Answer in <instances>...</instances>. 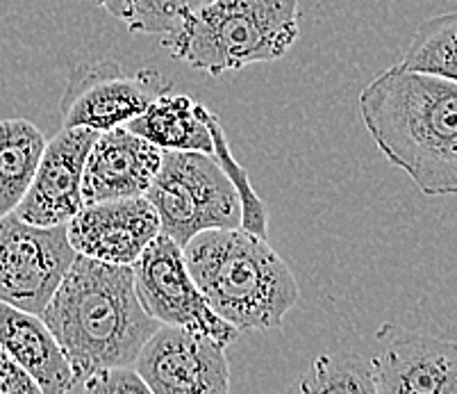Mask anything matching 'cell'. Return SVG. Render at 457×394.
I'll list each match as a JSON object with an SVG mask.
<instances>
[{
    "label": "cell",
    "mask_w": 457,
    "mask_h": 394,
    "mask_svg": "<svg viewBox=\"0 0 457 394\" xmlns=\"http://www.w3.org/2000/svg\"><path fill=\"white\" fill-rule=\"evenodd\" d=\"M373 142L426 197L457 192V80L389 69L360 94Z\"/></svg>",
    "instance_id": "6da1fadb"
},
{
    "label": "cell",
    "mask_w": 457,
    "mask_h": 394,
    "mask_svg": "<svg viewBox=\"0 0 457 394\" xmlns=\"http://www.w3.org/2000/svg\"><path fill=\"white\" fill-rule=\"evenodd\" d=\"M39 317L69 360L71 388L96 369L135 365L144 342L160 326L139 304L132 267L80 253Z\"/></svg>",
    "instance_id": "7a4b0ae2"
},
{
    "label": "cell",
    "mask_w": 457,
    "mask_h": 394,
    "mask_svg": "<svg viewBox=\"0 0 457 394\" xmlns=\"http://www.w3.org/2000/svg\"><path fill=\"white\" fill-rule=\"evenodd\" d=\"M182 256L212 313L239 333L276 329L296 306L298 283L289 264L244 228L203 231L182 247Z\"/></svg>",
    "instance_id": "3957f363"
},
{
    "label": "cell",
    "mask_w": 457,
    "mask_h": 394,
    "mask_svg": "<svg viewBox=\"0 0 457 394\" xmlns=\"http://www.w3.org/2000/svg\"><path fill=\"white\" fill-rule=\"evenodd\" d=\"M298 32V0H205L182 7L162 46L191 69L221 76L280 60Z\"/></svg>",
    "instance_id": "277c9868"
},
{
    "label": "cell",
    "mask_w": 457,
    "mask_h": 394,
    "mask_svg": "<svg viewBox=\"0 0 457 394\" xmlns=\"http://www.w3.org/2000/svg\"><path fill=\"white\" fill-rule=\"evenodd\" d=\"M144 197L155 207L162 233L180 247L203 231L242 223L235 188L210 153L162 151Z\"/></svg>",
    "instance_id": "5b68a950"
},
{
    "label": "cell",
    "mask_w": 457,
    "mask_h": 394,
    "mask_svg": "<svg viewBox=\"0 0 457 394\" xmlns=\"http://www.w3.org/2000/svg\"><path fill=\"white\" fill-rule=\"evenodd\" d=\"M173 89L155 69L128 71L121 62H82L71 71L60 101L62 128L110 130L139 117L160 94Z\"/></svg>",
    "instance_id": "8992f818"
},
{
    "label": "cell",
    "mask_w": 457,
    "mask_h": 394,
    "mask_svg": "<svg viewBox=\"0 0 457 394\" xmlns=\"http://www.w3.org/2000/svg\"><path fill=\"white\" fill-rule=\"evenodd\" d=\"M76 256L66 223L35 226L5 214L0 219V301L41 314Z\"/></svg>",
    "instance_id": "52a82bcc"
},
{
    "label": "cell",
    "mask_w": 457,
    "mask_h": 394,
    "mask_svg": "<svg viewBox=\"0 0 457 394\" xmlns=\"http://www.w3.org/2000/svg\"><path fill=\"white\" fill-rule=\"evenodd\" d=\"M139 304L160 323L196 331L219 344L235 342L239 331L212 313L185 264L180 244L160 233L130 264Z\"/></svg>",
    "instance_id": "ba28073f"
},
{
    "label": "cell",
    "mask_w": 457,
    "mask_h": 394,
    "mask_svg": "<svg viewBox=\"0 0 457 394\" xmlns=\"http://www.w3.org/2000/svg\"><path fill=\"white\" fill-rule=\"evenodd\" d=\"M153 394H226L230 369L226 347L196 331L160 323L135 360Z\"/></svg>",
    "instance_id": "9c48e42d"
},
{
    "label": "cell",
    "mask_w": 457,
    "mask_h": 394,
    "mask_svg": "<svg viewBox=\"0 0 457 394\" xmlns=\"http://www.w3.org/2000/svg\"><path fill=\"white\" fill-rule=\"evenodd\" d=\"M380 394H457V344L385 322L371 358Z\"/></svg>",
    "instance_id": "30bf717a"
},
{
    "label": "cell",
    "mask_w": 457,
    "mask_h": 394,
    "mask_svg": "<svg viewBox=\"0 0 457 394\" xmlns=\"http://www.w3.org/2000/svg\"><path fill=\"white\" fill-rule=\"evenodd\" d=\"M160 233V217L146 197L87 203L66 222V238L73 251L128 267Z\"/></svg>",
    "instance_id": "8fae6325"
},
{
    "label": "cell",
    "mask_w": 457,
    "mask_h": 394,
    "mask_svg": "<svg viewBox=\"0 0 457 394\" xmlns=\"http://www.w3.org/2000/svg\"><path fill=\"white\" fill-rule=\"evenodd\" d=\"M98 130L62 128L41 151L30 188L12 213L35 226H60L82 207V172Z\"/></svg>",
    "instance_id": "7c38bea8"
},
{
    "label": "cell",
    "mask_w": 457,
    "mask_h": 394,
    "mask_svg": "<svg viewBox=\"0 0 457 394\" xmlns=\"http://www.w3.org/2000/svg\"><path fill=\"white\" fill-rule=\"evenodd\" d=\"M162 148L126 126L96 135L82 172V205L107 198L144 197L160 169Z\"/></svg>",
    "instance_id": "4fadbf2b"
},
{
    "label": "cell",
    "mask_w": 457,
    "mask_h": 394,
    "mask_svg": "<svg viewBox=\"0 0 457 394\" xmlns=\"http://www.w3.org/2000/svg\"><path fill=\"white\" fill-rule=\"evenodd\" d=\"M0 347L39 385L41 394L69 392L73 372L44 319L0 301Z\"/></svg>",
    "instance_id": "5bb4252c"
},
{
    "label": "cell",
    "mask_w": 457,
    "mask_h": 394,
    "mask_svg": "<svg viewBox=\"0 0 457 394\" xmlns=\"http://www.w3.org/2000/svg\"><path fill=\"white\" fill-rule=\"evenodd\" d=\"M126 128L144 137L162 151H196L212 155V135L207 107L185 94L164 91Z\"/></svg>",
    "instance_id": "9a60e30c"
},
{
    "label": "cell",
    "mask_w": 457,
    "mask_h": 394,
    "mask_svg": "<svg viewBox=\"0 0 457 394\" xmlns=\"http://www.w3.org/2000/svg\"><path fill=\"white\" fill-rule=\"evenodd\" d=\"M44 147V132L28 119L0 122V219L28 192Z\"/></svg>",
    "instance_id": "2e32d148"
},
{
    "label": "cell",
    "mask_w": 457,
    "mask_h": 394,
    "mask_svg": "<svg viewBox=\"0 0 457 394\" xmlns=\"http://www.w3.org/2000/svg\"><path fill=\"white\" fill-rule=\"evenodd\" d=\"M394 69L457 80V14L432 16L423 21Z\"/></svg>",
    "instance_id": "e0dca14e"
},
{
    "label": "cell",
    "mask_w": 457,
    "mask_h": 394,
    "mask_svg": "<svg viewBox=\"0 0 457 394\" xmlns=\"http://www.w3.org/2000/svg\"><path fill=\"white\" fill-rule=\"evenodd\" d=\"M294 390L305 394H376L371 360L353 351L323 354Z\"/></svg>",
    "instance_id": "ac0fdd59"
},
{
    "label": "cell",
    "mask_w": 457,
    "mask_h": 394,
    "mask_svg": "<svg viewBox=\"0 0 457 394\" xmlns=\"http://www.w3.org/2000/svg\"><path fill=\"white\" fill-rule=\"evenodd\" d=\"M207 126H210V135H212V157H214L216 164L223 169V173H226L228 180H230L232 188H235L237 198H239V207H242V223H239V228L257 235V238L267 239V231H269L267 205H264V201H262V198L255 194V189H253L246 169H244L242 164L235 160V155H232L230 144H228L221 122H219V117L210 110H207Z\"/></svg>",
    "instance_id": "d6986e66"
},
{
    "label": "cell",
    "mask_w": 457,
    "mask_h": 394,
    "mask_svg": "<svg viewBox=\"0 0 457 394\" xmlns=\"http://www.w3.org/2000/svg\"><path fill=\"white\" fill-rule=\"evenodd\" d=\"M135 35H166L176 26L182 0H96Z\"/></svg>",
    "instance_id": "ffe728a7"
},
{
    "label": "cell",
    "mask_w": 457,
    "mask_h": 394,
    "mask_svg": "<svg viewBox=\"0 0 457 394\" xmlns=\"http://www.w3.org/2000/svg\"><path fill=\"white\" fill-rule=\"evenodd\" d=\"M71 392L87 394H139L148 392V385L137 374L135 365H116V367L96 369L85 379L78 381Z\"/></svg>",
    "instance_id": "44dd1931"
},
{
    "label": "cell",
    "mask_w": 457,
    "mask_h": 394,
    "mask_svg": "<svg viewBox=\"0 0 457 394\" xmlns=\"http://www.w3.org/2000/svg\"><path fill=\"white\" fill-rule=\"evenodd\" d=\"M0 394H41L39 385L0 347Z\"/></svg>",
    "instance_id": "7402d4cb"
},
{
    "label": "cell",
    "mask_w": 457,
    "mask_h": 394,
    "mask_svg": "<svg viewBox=\"0 0 457 394\" xmlns=\"http://www.w3.org/2000/svg\"><path fill=\"white\" fill-rule=\"evenodd\" d=\"M205 0H182V7H198L203 5Z\"/></svg>",
    "instance_id": "603a6c76"
}]
</instances>
